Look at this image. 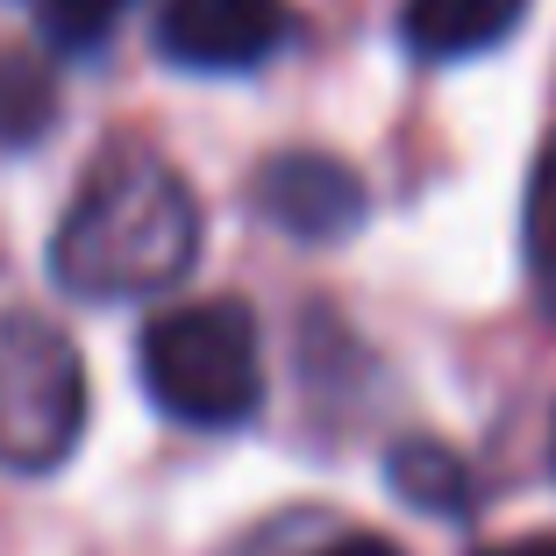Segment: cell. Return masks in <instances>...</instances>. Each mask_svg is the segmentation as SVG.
<instances>
[{"label": "cell", "mask_w": 556, "mask_h": 556, "mask_svg": "<svg viewBox=\"0 0 556 556\" xmlns=\"http://www.w3.org/2000/svg\"><path fill=\"white\" fill-rule=\"evenodd\" d=\"M58 115V86L36 58L0 50V143H36Z\"/></svg>", "instance_id": "8"}, {"label": "cell", "mask_w": 556, "mask_h": 556, "mask_svg": "<svg viewBox=\"0 0 556 556\" xmlns=\"http://www.w3.org/2000/svg\"><path fill=\"white\" fill-rule=\"evenodd\" d=\"M86 435V364L50 314L0 307V471L43 478Z\"/></svg>", "instance_id": "3"}, {"label": "cell", "mask_w": 556, "mask_h": 556, "mask_svg": "<svg viewBox=\"0 0 556 556\" xmlns=\"http://www.w3.org/2000/svg\"><path fill=\"white\" fill-rule=\"evenodd\" d=\"M321 556H400L386 535H343V542H328Z\"/></svg>", "instance_id": "10"}, {"label": "cell", "mask_w": 556, "mask_h": 556, "mask_svg": "<svg viewBox=\"0 0 556 556\" xmlns=\"http://www.w3.org/2000/svg\"><path fill=\"white\" fill-rule=\"evenodd\" d=\"M122 8L129 0H36V22H43V36L58 50H93V43H108Z\"/></svg>", "instance_id": "9"}, {"label": "cell", "mask_w": 556, "mask_h": 556, "mask_svg": "<svg viewBox=\"0 0 556 556\" xmlns=\"http://www.w3.org/2000/svg\"><path fill=\"white\" fill-rule=\"evenodd\" d=\"M286 0H164L157 58L179 72H250L286 43Z\"/></svg>", "instance_id": "4"}, {"label": "cell", "mask_w": 556, "mask_h": 556, "mask_svg": "<svg viewBox=\"0 0 556 556\" xmlns=\"http://www.w3.org/2000/svg\"><path fill=\"white\" fill-rule=\"evenodd\" d=\"M200 264V193L157 157H108L86 172L50 236V278L79 300H150Z\"/></svg>", "instance_id": "1"}, {"label": "cell", "mask_w": 556, "mask_h": 556, "mask_svg": "<svg viewBox=\"0 0 556 556\" xmlns=\"http://www.w3.org/2000/svg\"><path fill=\"white\" fill-rule=\"evenodd\" d=\"M257 214L300 243H336L364 222V179L328 150H278L257 172Z\"/></svg>", "instance_id": "5"}, {"label": "cell", "mask_w": 556, "mask_h": 556, "mask_svg": "<svg viewBox=\"0 0 556 556\" xmlns=\"http://www.w3.org/2000/svg\"><path fill=\"white\" fill-rule=\"evenodd\" d=\"M136 371L157 414L186 428H243L264 407V343L243 300H186L143 321Z\"/></svg>", "instance_id": "2"}, {"label": "cell", "mask_w": 556, "mask_h": 556, "mask_svg": "<svg viewBox=\"0 0 556 556\" xmlns=\"http://www.w3.org/2000/svg\"><path fill=\"white\" fill-rule=\"evenodd\" d=\"M386 478H393V492L414 500L421 514H464L471 507V471H464L442 442H400Z\"/></svg>", "instance_id": "7"}, {"label": "cell", "mask_w": 556, "mask_h": 556, "mask_svg": "<svg viewBox=\"0 0 556 556\" xmlns=\"http://www.w3.org/2000/svg\"><path fill=\"white\" fill-rule=\"evenodd\" d=\"M521 15L528 0H400V43L428 65H457V58H478L500 36H514Z\"/></svg>", "instance_id": "6"}, {"label": "cell", "mask_w": 556, "mask_h": 556, "mask_svg": "<svg viewBox=\"0 0 556 556\" xmlns=\"http://www.w3.org/2000/svg\"><path fill=\"white\" fill-rule=\"evenodd\" d=\"M478 556H556V535H514V542H492Z\"/></svg>", "instance_id": "11"}]
</instances>
